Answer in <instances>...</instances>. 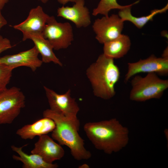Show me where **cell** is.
Returning <instances> with one entry per match:
<instances>
[{
    "label": "cell",
    "instance_id": "cell-1",
    "mask_svg": "<svg viewBox=\"0 0 168 168\" xmlns=\"http://www.w3.org/2000/svg\"><path fill=\"white\" fill-rule=\"evenodd\" d=\"M83 129L95 148L107 154L119 152L128 142V129L116 118L87 123Z\"/></svg>",
    "mask_w": 168,
    "mask_h": 168
},
{
    "label": "cell",
    "instance_id": "cell-2",
    "mask_svg": "<svg viewBox=\"0 0 168 168\" xmlns=\"http://www.w3.org/2000/svg\"><path fill=\"white\" fill-rule=\"evenodd\" d=\"M43 115V117L49 118L55 123V126L52 132V138L60 145L68 147L75 159L86 160L91 157V153L85 148L84 141L78 133L79 120L69 119L49 109L44 110Z\"/></svg>",
    "mask_w": 168,
    "mask_h": 168
},
{
    "label": "cell",
    "instance_id": "cell-3",
    "mask_svg": "<svg viewBox=\"0 0 168 168\" xmlns=\"http://www.w3.org/2000/svg\"><path fill=\"white\" fill-rule=\"evenodd\" d=\"M114 60L101 54L86 71L94 95L105 100L111 99L115 95V86L120 77L119 69Z\"/></svg>",
    "mask_w": 168,
    "mask_h": 168
},
{
    "label": "cell",
    "instance_id": "cell-4",
    "mask_svg": "<svg viewBox=\"0 0 168 168\" xmlns=\"http://www.w3.org/2000/svg\"><path fill=\"white\" fill-rule=\"evenodd\" d=\"M131 85L130 99L143 102L160 99L168 88V80L160 78L155 73H149L144 77L135 76L131 81Z\"/></svg>",
    "mask_w": 168,
    "mask_h": 168
},
{
    "label": "cell",
    "instance_id": "cell-5",
    "mask_svg": "<svg viewBox=\"0 0 168 168\" xmlns=\"http://www.w3.org/2000/svg\"><path fill=\"white\" fill-rule=\"evenodd\" d=\"M25 106V97L21 89L13 86L0 93V124H10Z\"/></svg>",
    "mask_w": 168,
    "mask_h": 168
},
{
    "label": "cell",
    "instance_id": "cell-6",
    "mask_svg": "<svg viewBox=\"0 0 168 168\" xmlns=\"http://www.w3.org/2000/svg\"><path fill=\"white\" fill-rule=\"evenodd\" d=\"M42 34L55 50L67 48L74 40L72 27L70 23L58 22L54 16H49Z\"/></svg>",
    "mask_w": 168,
    "mask_h": 168
},
{
    "label": "cell",
    "instance_id": "cell-7",
    "mask_svg": "<svg viewBox=\"0 0 168 168\" xmlns=\"http://www.w3.org/2000/svg\"><path fill=\"white\" fill-rule=\"evenodd\" d=\"M44 88L50 109L69 119L79 120L77 115L80 108L75 99L71 96L70 89L64 94H59L46 86Z\"/></svg>",
    "mask_w": 168,
    "mask_h": 168
},
{
    "label": "cell",
    "instance_id": "cell-8",
    "mask_svg": "<svg viewBox=\"0 0 168 168\" xmlns=\"http://www.w3.org/2000/svg\"><path fill=\"white\" fill-rule=\"evenodd\" d=\"M124 22L115 14L96 19L92 26L96 39L104 44L118 38L122 34Z\"/></svg>",
    "mask_w": 168,
    "mask_h": 168
},
{
    "label": "cell",
    "instance_id": "cell-9",
    "mask_svg": "<svg viewBox=\"0 0 168 168\" xmlns=\"http://www.w3.org/2000/svg\"><path fill=\"white\" fill-rule=\"evenodd\" d=\"M128 65V70L124 79L125 83L133 76L140 73H155L163 76L168 74V58H157L153 54L136 62L129 63Z\"/></svg>",
    "mask_w": 168,
    "mask_h": 168
},
{
    "label": "cell",
    "instance_id": "cell-10",
    "mask_svg": "<svg viewBox=\"0 0 168 168\" xmlns=\"http://www.w3.org/2000/svg\"><path fill=\"white\" fill-rule=\"evenodd\" d=\"M39 54L37 49L34 46L29 49L18 53L0 57V64L13 69L20 67H26L34 72L43 63L42 61L38 58Z\"/></svg>",
    "mask_w": 168,
    "mask_h": 168
},
{
    "label": "cell",
    "instance_id": "cell-11",
    "mask_svg": "<svg viewBox=\"0 0 168 168\" xmlns=\"http://www.w3.org/2000/svg\"><path fill=\"white\" fill-rule=\"evenodd\" d=\"M72 7L63 6L57 9V16L74 23L78 28L86 27L91 23L88 8L85 6L84 0H75Z\"/></svg>",
    "mask_w": 168,
    "mask_h": 168
},
{
    "label": "cell",
    "instance_id": "cell-12",
    "mask_svg": "<svg viewBox=\"0 0 168 168\" xmlns=\"http://www.w3.org/2000/svg\"><path fill=\"white\" fill-rule=\"evenodd\" d=\"M39 137L31 153L39 155L49 163H53L54 161L59 160L63 157L65 151L61 145L55 142L47 134Z\"/></svg>",
    "mask_w": 168,
    "mask_h": 168
},
{
    "label": "cell",
    "instance_id": "cell-13",
    "mask_svg": "<svg viewBox=\"0 0 168 168\" xmlns=\"http://www.w3.org/2000/svg\"><path fill=\"white\" fill-rule=\"evenodd\" d=\"M49 17L42 7L38 6L30 10L25 20L13 27L21 31L23 36L32 33H42Z\"/></svg>",
    "mask_w": 168,
    "mask_h": 168
},
{
    "label": "cell",
    "instance_id": "cell-14",
    "mask_svg": "<svg viewBox=\"0 0 168 168\" xmlns=\"http://www.w3.org/2000/svg\"><path fill=\"white\" fill-rule=\"evenodd\" d=\"M55 124L51 119L44 117L31 124L25 125L16 131V134L24 140L32 139L35 137L52 132Z\"/></svg>",
    "mask_w": 168,
    "mask_h": 168
},
{
    "label": "cell",
    "instance_id": "cell-15",
    "mask_svg": "<svg viewBox=\"0 0 168 168\" xmlns=\"http://www.w3.org/2000/svg\"><path fill=\"white\" fill-rule=\"evenodd\" d=\"M27 39H30L33 42L34 46L41 56L43 63L53 62L61 67L63 66L62 63L54 53L52 46L43 37L42 33H32L23 36V41Z\"/></svg>",
    "mask_w": 168,
    "mask_h": 168
},
{
    "label": "cell",
    "instance_id": "cell-16",
    "mask_svg": "<svg viewBox=\"0 0 168 168\" xmlns=\"http://www.w3.org/2000/svg\"><path fill=\"white\" fill-rule=\"evenodd\" d=\"M17 147L12 145L11 148L18 156L13 155L12 157L15 160L22 162L23 168H57L58 167L56 164L49 163L45 162L39 155L31 153L28 154L22 150L23 147Z\"/></svg>",
    "mask_w": 168,
    "mask_h": 168
},
{
    "label": "cell",
    "instance_id": "cell-17",
    "mask_svg": "<svg viewBox=\"0 0 168 168\" xmlns=\"http://www.w3.org/2000/svg\"><path fill=\"white\" fill-rule=\"evenodd\" d=\"M131 44L129 37L122 34L115 39L104 44L103 54L113 59L119 58L127 53Z\"/></svg>",
    "mask_w": 168,
    "mask_h": 168
},
{
    "label": "cell",
    "instance_id": "cell-18",
    "mask_svg": "<svg viewBox=\"0 0 168 168\" xmlns=\"http://www.w3.org/2000/svg\"><path fill=\"white\" fill-rule=\"evenodd\" d=\"M138 2L139 1H137L129 5L128 7L120 10L118 15L124 21H129L139 29L143 27L149 21H152L155 16L158 14L166 12L168 9L167 4L161 9L152 10L151 13L147 16L137 17L132 14L131 7L133 5Z\"/></svg>",
    "mask_w": 168,
    "mask_h": 168
},
{
    "label": "cell",
    "instance_id": "cell-19",
    "mask_svg": "<svg viewBox=\"0 0 168 168\" xmlns=\"http://www.w3.org/2000/svg\"><path fill=\"white\" fill-rule=\"evenodd\" d=\"M128 6L120 5L117 3V0H100L97 7L93 9L92 14L94 16L99 14L107 16L111 10H121Z\"/></svg>",
    "mask_w": 168,
    "mask_h": 168
},
{
    "label": "cell",
    "instance_id": "cell-20",
    "mask_svg": "<svg viewBox=\"0 0 168 168\" xmlns=\"http://www.w3.org/2000/svg\"><path fill=\"white\" fill-rule=\"evenodd\" d=\"M13 70L12 68L0 64V93L7 88Z\"/></svg>",
    "mask_w": 168,
    "mask_h": 168
},
{
    "label": "cell",
    "instance_id": "cell-21",
    "mask_svg": "<svg viewBox=\"0 0 168 168\" xmlns=\"http://www.w3.org/2000/svg\"><path fill=\"white\" fill-rule=\"evenodd\" d=\"M12 47L10 40L0 35V54Z\"/></svg>",
    "mask_w": 168,
    "mask_h": 168
},
{
    "label": "cell",
    "instance_id": "cell-22",
    "mask_svg": "<svg viewBox=\"0 0 168 168\" xmlns=\"http://www.w3.org/2000/svg\"><path fill=\"white\" fill-rule=\"evenodd\" d=\"M1 10L0 9V30L3 26L7 24V21L2 14Z\"/></svg>",
    "mask_w": 168,
    "mask_h": 168
},
{
    "label": "cell",
    "instance_id": "cell-23",
    "mask_svg": "<svg viewBox=\"0 0 168 168\" xmlns=\"http://www.w3.org/2000/svg\"><path fill=\"white\" fill-rule=\"evenodd\" d=\"M57 1L60 4L64 5L69 2H74L75 0H57Z\"/></svg>",
    "mask_w": 168,
    "mask_h": 168
},
{
    "label": "cell",
    "instance_id": "cell-24",
    "mask_svg": "<svg viewBox=\"0 0 168 168\" xmlns=\"http://www.w3.org/2000/svg\"><path fill=\"white\" fill-rule=\"evenodd\" d=\"M9 0H0V9L2 10Z\"/></svg>",
    "mask_w": 168,
    "mask_h": 168
},
{
    "label": "cell",
    "instance_id": "cell-25",
    "mask_svg": "<svg viewBox=\"0 0 168 168\" xmlns=\"http://www.w3.org/2000/svg\"><path fill=\"white\" fill-rule=\"evenodd\" d=\"M162 57L168 58V48H166L163 52L162 55Z\"/></svg>",
    "mask_w": 168,
    "mask_h": 168
},
{
    "label": "cell",
    "instance_id": "cell-26",
    "mask_svg": "<svg viewBox=\"0 0 168 168\" xmlns=\"http://www.w3.org/2000/svg\"><path fill=\"white\" fill-rule=\"evenodd\" d=\"M78 167L79 168H89L90 167L88 164L85 163L80 165Z\"/></svg>",
    "mask_w": 168,
    "mask_h": 168
},
{
    "label": "cell",
    "instance_id": "cell-27",
    "mask_svg": "<svg viewBox=\"0 0 168 168\" xmlns=\"http://www.w3.org/2000/svg\"><path fill=\"white\" fill-rule=\"evenodd\" d=\"M39 1H40L42 3H47L49 0H38Z\"/></svg>",
    "mask_w": 168,
    "mask_h": 168
}]
</instances>
